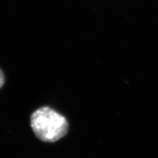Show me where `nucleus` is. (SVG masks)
<instances>
[{
    "instance_id": "f257e3e1",
    "label": "nucleus",
    "mask_w": 158,
    "mask_h": 158,
    "mask_svg": "<svg viewBox=\"0 0 158 158\" xmlns=\"http://www.w3.org/2000/svg\"><path fill=\"white\" fill-rule=\"evenodd\" d=\"M30 125L36 137L48 143L56 142L64 137L69 130L67 118L47 106L33 112L30 117Z\"/></svg>"
},
{
    "instance_id": "f03ea898",
    "label": "nucleus",
    "mask_w": 158,
    "mask_h": 158,
    "mask_svg": "<svg viewBox=\"0 0 158 158\" xmlns=\"http://www.w3.org/2000/svg\"><path fill=\"white\" fill-rule=\"evenodd\" d=\"M4 82H5V77H4L2 71L0 70V88L3 86Z\"/></svg>"
}]
</instances>
